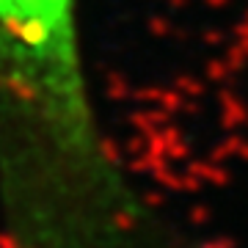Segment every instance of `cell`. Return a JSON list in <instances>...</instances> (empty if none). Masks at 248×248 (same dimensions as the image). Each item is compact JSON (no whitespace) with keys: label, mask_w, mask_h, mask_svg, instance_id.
Instances as JSON below:
<instances>
[{"label":"cell","mask_w":248,"mask_h":248,"mask_svg":"<svg viewBox=\"0 0 248 248\" xmlns=\"http://www.w3.org/2000/svg\"><path fill=\"white\" fill-rule=\"evenodd\" d=\"M0 246L174 248L105 130L80 0H0Z\"/></svg>","instance_id":"obj_1"}]
</instances>
